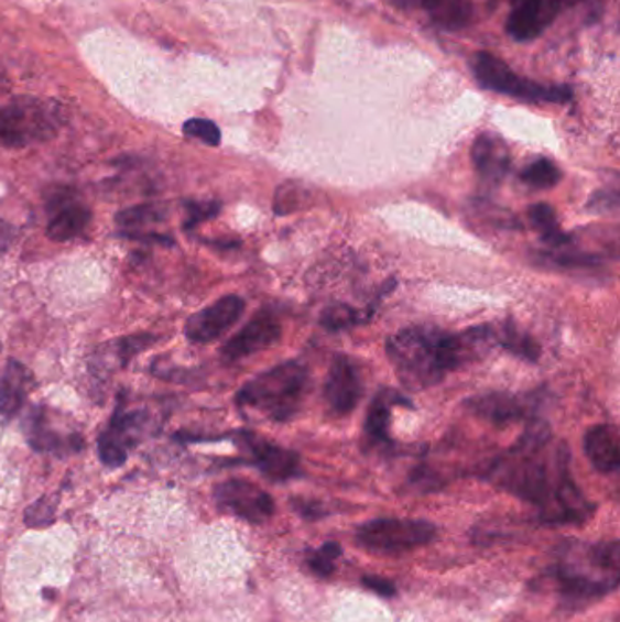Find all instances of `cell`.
<instances>
[{
  "label": "cell",
  "mask_w": 620,
  "mask_h": 622,
  "mask_svg": "<svg viewBox=\"0 0 620 622\" xmlns=\"http://www.w3.org/2000/svg\"><path fill=\"white\" fill-rule=\"evenodd\" d=\"M552 440L546 421L532 418L521 439L491 462L486 479L537 508L539 521L547 526L586 523L595 504L569 476L568 446L552 448Z\"/></svg>",
  "instance_id": "6da1fadb"
},
{
  "label": "cell",
  "mask_w": 620,
  "mask_h": 622,
  "mask_svg": "<svg viewBox=\"0 0 620 622\" xmlns=\"http://www.w3.org/2000/svg\"><path fill=\"white\" fill-rule=\"evenodd\" d=\"M496 342L491 326H474L460 334L410 326L387 340L388 359L402 386L412 392L437 386L448 373L471 364Z\"/></svg>",
  "instance_id": "7a4b0ae2"
},
{
  "label": "cell",
  "mask_w": 620,
  "mask_h": 622,
  "mask_svg": "<svg viewBox=\"0 0 620 622\" xmlns=\"http://www.w3.org/2000/svg\"><path fill=\"white\" fill-rule=\"evenodd\" d=\"M619 543L564 544L555 565L558 593L572 607L591 602L617 590L620 579Z\"/></svg>",
  "instance_id": "3957f363"
},
{
  "label": "cell",
  "mask_w": 620,
  "mask_h": 622,
  "mask_svg": "<svg viewBox=\"0 0 620 622\" xmlns=\"http://www.w3.org/2000/svg\"><path fill=\"white\" fill-rule=\"evenodd\" d=\"M308 386V368L301 361H286L246 382L237 393V404L275 423H286L303 406Z\"/></svg>",
  "instance_id": "277c9868"
},
{
  "label": "cell",
  "mask_w": 620,
  "mask_h": 622,
  "mask_svg": "<svg viewBox=\"0 0 620 622\" xmlns=\"http://www.w3.org/2000/svg\"><path fill=\"white\" fill-rule=\"evenodd\" d=\"M475 79L485 89L535 105H566L574 99V89L561 84H541L516 75L513 69L488 52H479L471 63Z\"/></svg>",
  "instance_id": "5b68a950"
},
{
  "label": "cell",
  "mask_w": 620,
  "mask_h": 622,
  "mask_svg": "<svg viewBox=\"0 0 620 622\" xmlns=\"http://www.w3.org/2000/svg\"><path fill=\"white\" fill-rule=\"evenodd\" d=\"M61 128V108L37 99L13 100L0 106V144L6 148L30 146L50 141Z\"/></svg>",
  "instance_id": "8992f818"
},
{
  "label": "cell",
  "mask_w": 620,
  "mask_h": 622,
  "mask_svg": "<svg viewBox=\"0 0 620 622\" xmlns=\"http://www.w3.org/2000/svg\"><path fill=\"white\" fill-rule=\"evenodd\" d=\"M437 537L435 524L418 519H373L357 528L355 539L371 552H407Z\"/></svg>",
  "instance_id": "52a82bcc"
},
{
  "label": "cell",
  "mask_w": 620,
  "mask_h": 622,
  "mask_svg": "<svg viewBox=\"0 0 620 622\" xmlns=\"http://www.w3.org/2000/svg\"><path fill=\"white\" fill-rule=\"evenodd\" d=\"M215 501L220 510L233 513L251 524L267 523L275 513V501L262 488L244 479H230L215 488Z\"/></svg>",
  "instance_id": "ba28073f"
},
{
  "label": "cell",
  "mask_w": 620,
  "mask_h": 622,
  "mask_svg": "<svg viewBox=\"0 0 620 622\" xmlns=\"http://www.w3.org/2000/svg\"><path fill=\"white\" fill-rule=\"evenodd\" d=\"M574 2L577 0H511L505 32L516 42L535 41Z\"/></svg>",
  "instance_id": "9c48e42d"
},
{
  "label": "cell",
  "mask_w": 620,
  "mask_h": 622,
  "mask_svg": "<svg viewBox=\"0 0 620 622\" xmlns=\"http://www.w3.org/2000/svg\"><path fill=\"white\" fill-rule=\"evenodd\" d=\"M541 399L535 393L490 392L469 397L465 408L486 423L505 426L532 417Z\"/></svg>",
  "instance_id": "30bf717a"
},
{
  "label": "cell",
  "mask_w": 620,
  "mask_h": 622,
  "mask_svg": "<svg viewBox=\"0 0 620 622\" xmlns=\"http://www.w3.org/2000/svg\"><path fill=\"white\" fill-rule=\"evenodd\" d=\"M362 381L353 359L345 353L334 357L324 382V403L334 415H349L362 399Z\"/></svg>",
  "instance_id": "8fae6325"
},
{
  "label": "cell",
  "mask_w": 620,
  "mask_h": 622,
  "mask_svg": "<svg viewBox=\"0 0 620 622\" xmlns=\"http://www.w3.org/2000/svg\"><path fill=\"white\" fill-rule=\"evenodd\" d=\"M244 308V298L239 295H226L189 317L186 323V337L197 345L214 342L239 323Z\"/></svg>",
  "instance_id": "7c38bea8"
},
{
  "label": "cell",
  "mask_w": 620,
  "mask_h": 622,
  "mask_svg": "<svg viewBox=\"0 0 620 622\" xmlns=\"http://www.w3.org/2000/svg\"><path fill=\"white\" fill-rule=\"evenodd\" d=\"M282 337V326L270 309H262L248 325L235 334L220 350L226 362L240 361L244 357L275 346Z\"/></svg>",
  "instance_id": "4fadbf2b"
},
{
  "label": "cell",
  "mask_w": 620,
  "mask_h": 622,
  "mask_svg": "<svg viewBox=\"0 0 620 622\" xmlns=\"http://www.w3.org/2000/svg\"><path fill=\"white\" fill-rule=\"evenodd\" d=\"M239 437L246 450L250 451L251 465L257 466V470L270 481L286 482L301 476V457L295 451L273 445L250 432H242Z\"/></svg>",
  "instance_id": "5bb4252c"
},
{
  "label": "cell",
  "mask_w": 620,
  "mask_h": 622,
  "mask_svg": "<svg viewBox=\"0 0 620 622\" xmlns=\"http://www.w3.org/2000/svg\"><path fill=\"white\" fill-rule=\"evenodd\" d=\"M144 426H146V414L142 412L126 414L124 399L120 397L110 426L99 437L100 460L110 468L124 465L128 459V450L135 440V434L142 432Z\"/></svg>",
  "instance_id": "9a60e30c"
},
{
  "label": "cell",
  "mask_w": 620,
  "mask_h": 622,
  "mask_svg": "<svg viewBox=\"0 0 620 622\" xmlns=\"http://www.w3.org/2000/svg\"><path fill=\"white\" fill-rule=\"evenodd\" d=\"M471 161H474L475 172L479 175L480 181L490 188H497L510 173V150L501 137L493 135V133H482L475 139L474 146H471Z\"/></svg>",
  "instance_id": "2e32d148"
},
{
  "label": "cell",
  "mask_w": 620,
  "mask_h": 622,
  "mask_svg": "<svg viewBox=\"0 0 620 622\" xmlns=\"http://www.w3.org/2000/svg\"><path fill=\"white\" fill-rule=\"evenodd\" d=\"M584 451L595 470L616 473L620 466L619 439L616 429L608 424H597L584 435Z\"/></svg>",
  "instance_id": "e0dca14e"
},
{
  "label": "cell",
  "mask_w": 620,
  "mask_h": 622,
  "mask_svg": "<svg viewBox=\"0 0 620 622\" xmlns=\"http://www.w3.org/2000/svg\"><path fill=\"white\" fill-rule=\"evenodd\" d=\"M402 404L412 406L395 390L387 388V390H381V392L377 393L376 399L371 401L370 410H368L365 426L366 435H368L371 445L382 446V448L393 445V440L390 437L391 408L393 406H402Z\"/></svg>",
  "instance_id": "ac0fdd59"
},
{
  "label": "cell",
  "mask_w": 620,
  "mask_h": 622,
  "mask_svg": "<svg viewBox=\"0 0 620 622\" xmlns=\"http://www.w3.org/2000/svg\"><path fill=\"white\" fill-rule=\"evenodd\" d=\"M32 388V373L21 362L8 361L4 373L0 375V415L13 418L26 403Z\"/></svg>",
  "instance_id": "d6986e66"
},
{
  "label": "cell",
  "mask_w": 620,
  "mask_h": 622,
  "mask_svg": "<svg viewBox=\"0 0 620 622\" xmlns=\"http://www.w3.org/2000/svg\"><path fill=\"white\" fill-rule=\"evenodd\" d=\"M52 220L47 225V237L52 241L66 242L80 236L91 220V211L77 205L75 199L53 208Z\"/></svg>",
  "instance_id": "ffe728a7"
},
{
  "label": "cell",
  "mask_w": 620,
  "mask_h": 622,
  "mask_svg": "<svg viewBox=\"0 0 620 622\" xmlns=\"http://www.w3.org/2000/svg\"><path fill=\"white\" fill-rule=\"evenodd\" d=\"M22 426H24V432H26L28 443L35 451H55V454H61L64 446H68L72 451L80 450V446H83V440L77 435H72L68 440H64L53 429L47 428L41 408L30 410V414L24 418Z\"/></svg>",
  "instance_id": "44dd1931"
},
{
  "label": "cell",
  "mask_w": 620,
  "mask_h": 622,
  "mask_svg": "<svg viewBox=\"0 0 620 622\" xmlns=\"http://www.w3.org/2000/svg\"><path fill=\"white\" fill-rule=\"evenodd\" d=\"M418 6L426 10L435 26L446 32L465 30L474 19L471 0H421Z\"/></svg>",
  "instance_id": "7402d4cb"
},
{
  "label": "cell",
  "mask_w": 620,
  "mask_h": 622,
  "mask_svg": "<svg viewBox=\"0 0 620 622\" xmlns=\"http://www.w3.org/2000/svg\"><path fill=\"white\" fill-rule=\"evenodd\" d=\"M527 217L532 220L533 228L539 231V236L547 244L550 250H558V248L568 247L574 241L572 237L566 236L561 226H558L557 215L553 211L552 206L546 203H537L530 206Z\"/></svg>",
  "instance_id": "603a6c76"
},
{
  "label": "cell",
  "mask_w": 620,
  "mask_h": 622,
  "mask_svg": "<svg viewBox=\"0 0 620 622\" xmlns=\"http://www.w3.org/2000/svg\"><path fill=\"white\" fill-rule=\"evenodd\" d=\"M497 345H501L504 350L513 356L521 357L527 362H537L541 357V346L535 342L533 337L524 334L519 326L505 323L499 330L493 328Z\"/></svg>",
  "instance_id": "cb8c5ba5"
},
{
  "label": "cell",
  "mask_w": 620,
  "mask_h": 622,
  "mask_svg": "<svg viewBox=\"0 0 620 622\" xmlns=\"http://www.w3.org/2000/svg\"><path fill=\"white\" fill-rule=\"evenodd\" d=\"M519 178L522 183L533 189H550L557 186L563 178V172L558 170L557 164L550 161V159H535L533 163L527 164L521 173Z\"/></svg>",
  "instance_id": "d4e9b609"
},
{
  "label": "cell",
  "mask_w": 620,
  "mask_h": 622,
  "mask_svg": "<svg viewBox=\"0 0 620 622\" xmlns=\"http://www.w3.org/2000/svg\"><path fill=\"white\" fill-rule=\"evenodd\" d=\"M167 209L161 205H141L133 208L122 209L117 214L116 220L120 228H124V233H133L141 230L146 225L162 222L166 219Z\"/></svg>",
  "instance_id": "484cf974"
},
{
  "label": "cell",
  "mask_w": 620,
  "mask_h": 622,
  "mask_svg": "<svg viewBox=\"0 0 620 622\" xmlns=\"http://www.w3.org/2000/svg\"><path fill=\"white\" fill-rule=\"evenodd\" d=\"M340 554H342L340 544L329 541V543H324L320 548L309 552L306 560H308V566L315 576L320 577V579H328V577L334 576L335 563L339 559Z\"/></svg>",
  "instance_id": "4316f807"
},
{
  "label": "cell",
  "mask_w": 620,
  "mask_h": 622,
  "mask_svg": "<svg viewBox=\"0 0 620 622\" xmlns=\"http://www.w3.org/2000/svg\"><path fill=\"white\" fill-rule=\"evenodd\" d=\"M360 320H362L360 312L348 304H331L320 314V325L329 331L346 330V328L359 325Z\"/></svg>",
  "instance_id": "83f0119b"
},
{
  "label": "cell",
  "mask_w": 620,
  "mask_h": 622,
  "mask_svg": "<svg viewBox=\"0 0 620 622\" xmlns=\"http://www.w3.org/2000/svg\"><path fill=\"white\" fill-rule=\"evenodd\" d=\"M183 131L186 135L198 139L208 146H219L220 144L219 126L208 121V119H189V121L184 122Z\"/></svg>",
  "instance_id": "f1b7e54d"
},
{
  "label": "cell",
  "mask_w": 620,
  "mask_h": 622,
  "mask_svg": "<svg viewBox=\"0 0 620 622\" xmlns=\"http://www.w3.org/2000/svg\"><path fill=\"white\" fill-rule=\"evenodd\" d=\"M220 208H222V205H220L219 200H203V203L189 200V203H186L188 219L184 222V228L189 230V228H195L204 220L215 219L220 214Z\"/></svg>",
  "instance_id": "f546056e"
},
{
  "label": "cell",
  "mask_w": 620,
  "mask_h": 622,
  "mask_svg": "<svg viewBox=\"0 0 620 622\" xmlns=\"http://www.w3.org/2000/svg\"><path fill=\"white\" fill-rule=\"evenodd\" d=\"M155 342V337L150 334L131 335L124 337L117 342V357H119L120 364L126 367L131 357H135L139 351L146 350L148 346Z\"/></svg>",
  "instance_id": "4dcf8cb0"
},
{
  "label": "cell",
  "mask_w": 620,
  "mask_h": 622,
  "mask_svg": "<svg viewBox=\"0 0 620 622\" xmlns=\"http://www.w3.org/2000/svg\"><path fill=\"white\" fill-rule=\"evenodd\" d=\"M53 517H55V504L46 498H42L26 510V524L32 528H42L52 524Z\"/></svg>",
  "instance_id": "1f68e13d"
},
{
  "label": "cell",
  "mask_w": 620,
  "mask_h": 622,
  "mask_svg": "<svg viewBox=\"0 0 620 622\" xmlns=\"http://www.w3.org/2000/svg\"><path fill=\"white\" fill-rule=\"evenodd\" d=\"M617 208H619V192L616 188H602L589 197L588 209L594 214L616 211Z\"/></svg>",
  "instance_id": "d6a6232c"
},
{
  "label": "cell",
  "mask_w": 620,
  "mask_h": 622,
  "mask_svg": "<svg viewBox=\"0 0 620 622\" xmlns=\"http://www.w3.org/2000/svg\"><path fill=\"white\" fill-rule=\"evenodd\" d=\"M362 585H365V588H368V590L377 593V596L387 597V599L395 597L396 593L395 585L384 579V577L365 576L362 577Z\"/></svg>",
  "instance_id": "836d02e7"
},
{
  "label": "cell",
  "mask_w": 620,
  "mask_h": 622,
  "mask_svg": "<svg viewBox=\"0 0 620 622\" xmlns=\"http://www.w3.org/2000/svg\"><path fill=\"white\" fill-rule=\"evenodd\" d=\"M293 506H295V512H297L301 517L308 519V521H317V519H323L328 515V512L324 510L320 502L298 499V501H293Z\"/></svg>",
  "instance_id": "e575fe53"
},
{
  "label": "cell",
  "mask_w": 620,
  "mask_h": 622,
  "mask_svg": "<svg viewBox=\"0 0 620 622\" xmlns=\"http://www.w3.org/2000/svg\"><path fill=\"white\" fill-rule=\"evenodd\" d=\"M13 226L8 225L4 220H0V251H4L6 248L10 247V242L13 241Z\"/></svg>",
  "instance_id": "d590c367"
},
{
  "label": "cell",
  "mask_w": 620,
  "mask_h": 622,
  "mask_svg": "<svg viewBox=\"0 0 620 622\" xmlns=\"http://www.w3.org/2000/svg\"><path fill=\"white\" fill-rule=\"evenodd\" d=\"M393 2L404 10H412V8H417L421 4V0H393Z\"/></svg>",
  "instance_id": "8d00e7d4"
}]
</instances>
